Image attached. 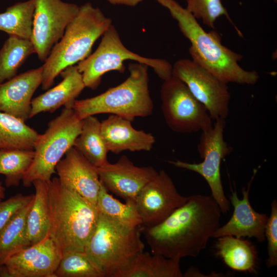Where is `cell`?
I'll use <instances>...</instances> for the list:
<instances>
[{"label": "cell", "instance_id": "8fae6325", "mask_svg": "<svg viewBox=\"0 0 277 277\" xmlns=\"http://www.w3.org/2000/svg\"><path fill=\"white\" fill-rule=\"evenodd\" d=\"M172 75L181 80L207 110L213 121L226 119L230 94L227 84L192 60L181 59L172 66Z\"/></svg>", "mask_w": 277, "mask_h": 277}, {"label": "cell", "instance_id": "2e32d148", "mask_svg": "<svg viewBox=\"0 0 277 277\" xmlns=\"http://www.w3.org/2000/svg\"><path fill=\"white\" fill-rule=\"evenodd\" d=\"M254 169L247 189L242 188L243 199L240 200L235 191L229 196V201L234 210L230 220L223 226H220L214 232L212 238L232 235L238 238L254 237L260 243L264 242L265 228L268 216L260 213L252 207L249 194L250 186L256 173Z\"/></svg>", "mask_w": 277, "mask_h": 277}, {"label": "cell", "instance_id": "836d02e7", "mask_svg": "<svg viewBox=\"0 0 277 277\" xmlns=\"http://www.w3.org/2000/svg\"><path fill=\"white\" fill-rule=\"evenodd\" d=\"M34 194L24 195L18 193L7 200L0 202V230L22 209L33 199Z\"/></svg>", "mask_w": 277, "mask_h": 277}, {"label": "cell", "instance_id": "f1b7e54d", "mask_svg": "<svg viewBox=\"0 0 277 277\" xmlns=\"http://www.w3.org/2000/svg\"><path fill=\"white\" fill-rule=\"evenodd\" d=\"M96 208L100 213L125 226L135 227L142 225L135 201L127 200L125 203L121 202L108 193L102 182Z\"/></svg>", "mask_w": 277, "mask_h": 277}, {"label": "cell", "instance_id": "7402d4cb", "mask_svg": "<svg viewBox=\"0 0 277 277\" xmlns=\"http://www.w3.org/2000/svg\"><path fill=\"white\" fill-rule=\"evenodd\" d=\"M180 260L143 251L117 277H182Z\"/></svg>", "mask_w": 277, "mask_h": 277}, {"label": "cell", "instance_id": "e575fe53", "mask_svg": "<svg viewBox=\"0 0 277 277\" xmlns=\"http://www.w3.org/2000/svg\"><path fill=\"white\" fill-rule=\"evenodd\" d=\"M114 5H123L134 7L142 2L143 0H107Z\"/></svg>", "mask_w": 277, "mask_h": 277}, {"label": "cell", "instance_id": "ac0fdd59", "mask_svg": "<svg viewBox=\"0 0 277 277\" xmlns=\"http://www.w3.org/2000/svg\"><path fill=\"white\" fill-rule=\"evenodd\" d=\"M42 67L16 75L0 84V111L26 122L30 118L32 97L42 82Z\"/></svg>", "mask_w": 277, "mask_h": 277}, {"label": "cell", "instance_id": "5b68a950", "mask_svg": "<svg viewBox=\"0 0 277 277\" xmlns=\"http://www.w3.org/2000/svg\"><path fill=\"white\" fill-rule=\"evenodd\" d=\"M148 66H128L129 76L120 85L94 97L76 100L72 108L80 120L98 114L116 115L132 121L150 115L153 103L149 90Z\"/></svg>", "mask_w": 277, "mask_h": 277}, {"label": "cell", "instance_id": "4316f807", "mask_svg": "<svg viewBox=\"0 0 277 277\" xmlns=\"http://www.w3.org/2000/svg\"><path fill=\"white\" fill-rule=\"evenodd\" d=\"M34 53L30 40L9 35L0 50V84L16 75L18 69Z\"/></svg>", "mask_w": 277, "mask_h": 277}, {"label": "cell", "instance_id": "3957f363", "mask_svg": "<svg viewBox=\"0 0 277 277\" xmlns=\"http://www.w3.org/2000/svg\"><path fill=\"white\" fill-rule=\"evenodd\" d=\"M47 183L49 229L48 234L62 254L70 251H84L86 245L98 221L96 206L58 177Z\"/></svg>", "mask_w": 277, "mask_h": 277}, {"label": "cell", "instance_id": "484cf974", "mask_svg": "<svg viewBox=\"0 0 277 277\" xmlns=\"http://www.w3.org/2000/svg\"><path fill=\"white\" fill-rule=\"evenodd\" d=\"M33 200L34 197L0 230V266L13 254L30 246L27 237L26 223Z\"/></svg>", "mask_w": 277, "mask_h": 277}, {"label": "cell", "instance_id": "f546056e", "mask_svg": "<svg viewBox=\"0 0 277 277\" xmlns=\"http://www.w3.org/2000/svg\"><path fill=\"white\" fill-rule=\"evenodd\" d=\"M34 156V150L0 149V174L5 176L7 187L19 185Z\"/></svg>", "mask_w": 277, "mask_h": 277}, {"label": "cell", "instance_id": "7c38bea8", "mask_svg": "<svg viewBox=\"0 0 277 277\" xmlns=\"http://www.w3.org/2000/svg\"><path fill=\"white\" fill-rule=\"evenodd\" d=\"M34 4L30 41L38 59L45 62L77 14L80 6L62 0H34Z\"/></svg>", "mask_w": 277, "mask_h": 277}, {"label": "cell", "instance_id": "d6986e66", "mask_svg": "<svg viewBox=\"0 0 277 277\" xmlns=\"http://www.w3.org/2000/svg\"><path fill=\"white\" fill-rule=\"evenodd\" d=\"M131 121L110 114L101 122V132L109 151L119 153L124 151H149L155 143L150 133L134 128Z\"/></svg>", "mask_w": 277, "mask_h": 277}, {"label": "cell", "instance_id": "44dd1931", "mask_svg": "<svg viewBox=\"0 0 277 277\" xmlns=\"http://www.w3.org/2000/svg\"><path fill=\"white\" fill-rule=\"evenodd\" d=\"M215 248L216 255L229 268L237 271L257 274L258 252L251 242L224 235L217 238Z\"/></svg>", "mask_w": 277, "mask_h": 277}, {"label": "cell", "instance_id": "6da1fadb", "mask_svg": "<svg viewBox=\"0 0 277 277\" xmlns=\"http://www.w3.org/2000/svg\"><path fill=\"white\" fill-rule=\"evenodd\" d=\"M221 208L211 196L195 194L159 224L141 226L152 253L180 259L197 257L220 226Z\"/></svg>", "mask_w": 277, "mask_h": 277}, {"label": "cell", "instance_id": "5bb4252c", "mask_svg": "<svg viewBox=\"0 0 277 277\" xmlns=\"http://www.w3.org/2000/svg\"><path fill=\"white\" fill-rule=\"evenodd\" d=\"M62 252L48 235L10 256L0 266L1 277H55Z\"/></svg>", "mask_w": 277, "mask_h": 277}, {"label": "cell", "instance_id": "30bf717a", "mask_svg": "<svg viewBox=\"0 0 277 277\" xmlns=\"http://www.w3.org/2000/svg\"><path fill=\"white\" fill-rule=\"evenodd\" d=\"M214 121L212 127L202 132L200 138L197 149L203 160L202 162L190 163L180 160L167 162L175 167L194 171L203 176L222 214H226L230 210L231 204L224 191L220 168L222 161L232 150L224 138L225 119L218 118Z\"/></svg>", "mask_w": 277, "mask_h": 277}, {"label": "cell", "instance_id": "4dcf8cb0", "mask_svg": "<svg viewBox=\"0 0 277 277\" xmlns=\"http://www.w3.org/2000/svg\"><path fill=\"white\" fill-rule=\"evenodd\" d=\"M55 277H105L96 262L85 251L63 254L55 272Z\"/></svg>", "mask_w": 277, "mask_h": 277}, {"label": "cell", "instance_id": "9c48e42d", "mask_svg": "<svg viewBox=\"0 0 277 277\" xmlns=\"http://www.w3.org/2000/svg\"><path fill=\"white\" fill-rule=\"evenodd\" d=\"M160 95L164 119L172 131L192 133L212 127L213 120L205 107L177 77L172 75L164 80Z\"/></svg>", "mask_w": 277, "mask_h": 277}, {"label": "cell", "instance_id": "83f0119b", "mask_svg": "<svg viewBox=\"0 0 277 277\" xmlns=\"http://www.w3.org/2000/svg\"><path fill=\"white\" fill-rule=\"evenodd\" d=\"M34 0L16 3L0 13V31L30 40L33 28Z\"/></svg>", "mask_w": 277, "mask_h": 277}, {"label": "cell", "instance_id": "8d00e7d4", "mask_svg": "<svg viewBox=\"0 0 277 277\" xmlns=\"http://www.w3.org/2000/svg\"><path fill=\"white\" fill-rule=\"evenodd\" d=\"M186 1H187V0H186Z\"/></svg>", "mask_w": 277, "mask_h": 277}, {"label": "cell", "instance_id": "d6a6232c", "mask_svg": "<svg viewBox=\"0 0 277 277\" xmlns=\"http://www.w3.org/2000/svg\"><path fill=\"white\" fill-rule=\"evenodd\" d=\"M265 236L268 242V258L266 265L268 268L277 265V202L274 200L271 204V212L265 228Z\"/></svg>", "mask_w": 277, "mask_h": 277}, {"label": "cell", "instance_id": "4fadbf2b", "mask_svg": "<svg viewBox=\"0 0 277 277\" xmlns=\"http://www.w3.org/2000/svg\"><path fill=\"white\" fill-rule=\"evenodd\" d=\"M188 196L182 195L172 179L164 170L141 190L135 202L142 227L156 226L184 205Z\"/></svg>", "mask_w": 277, "mask_h": 277}, {"label": "cell", "instance_id": "d590c367", "mask_svg": "<svg viewBox=\"0 0 277 277\" xmlns=\"http://www.w3.org/2000/svg\"><path fill=\"white\" fill-rule=\"evenodd\" d=\"M5 188L2 185V183L0 182V202L5 197Z\"/></svg>", "mask_w": 277, "mask_h": 277}, {"label": "cell", "instance_id": "d4e9b609", "mask_svg": "<svg viewBox=\"0 0 277 277\" xmlns=\"http://www.w3.org/2000/svg\"><path fill=\"white\" fill-rule=\"evenodd\" d=\"M39 134L25 122L0 111V149H31Z\"/></svg>", "mask_w": 277, "mask_h": 277}, {"label": "cell", "instance_id": "ba28073f", "mask_svg": "<svg viewBox=\"0 0 277 277\" xmlns=\"http://www.w3.org/2000/svg\"><path fill=\"white\" fill-rule=\"evenodd\" d=\"M128 60L144 64L153 69L163 81L172 75V66L167 60L141 56L127 49L112 24L103 34L97 49L76 65L86 87L92 90L99 86L102 76L110 71L123 73L124 62Z\"/></svg>", "mask_w": 277, "mask_h": 277}, {"label": "cell", "instance_id": "603a6c76", "mask_svg": "<svg viewBox=\"0 0 277 277\" xmlns=\"http://www.w3.org/2000/svg\"><path fill=\"white\" fill-rule=\"evenodd\" d=\"M81 132L73 147L96 168L108 163L109 152L101 132V122L97 118L89 116L83 120Z\"/></svg>", "mask_w": 277, "mask_h": 277}, {"label": "cell", "instance_id": "cb8c5ba5", "mask_svg": "<svg viewBox=\"0 0 277 277\" xmlns=\"http://www.w3.org/2000/svg\"><path fill=\"white\" fill-rule=\"evenodd\" d=\"M32 185L35 188V194L26 223L27 237L30 246L45 239L49 229L47 183L36 180Z\"/></svg>", "mask_w": 277, "mask_h": 277}, {"label": "cell", "instance_id": "52a82bcc", "mask_svg": "<svg viewBox=\"0 0 277 277\" xmlns=\"http://www.w3.org/2000/svg\"><path fill=\"white\" fill-rule=\"evenodd\" d=\"M83 122L72 108L64 107L61 114L48 124L47 129L38 135L34 144L33 162L22 181L25 187H30L36 180H51L56 173V165L73 146Z\"/></svg>", "mask_w": 277, "mask_h": 277}, {"label": "cell", "instance_id": "8992f818", "mask_svg": "<svg viewBox=\"0 0 277 277\" xmlns=\"http://www.w3.org/2000/svg\"><path fill=\"white\" fill-rule=\"evenodd\" d=\"M141 234V226H127L99 212L84 251L98 265L105 277H117L144 251Z\"/></svg>", "mask_w": 277, "mask_h": 277}, {"label": "cell", "instance_id": "1f68e13d", "mask_svg": "<svg viewBox=\"0 0 277 277\" xmlns=\"http://www.w3.org/2000/svg\"><path fill=\"white\" fill-rule=\"evenodd\" d=\"M187 2L186 9L196 19H201L204 24L212 29H214L216 20L223 15L234 25L222 0H187Z\"/></svg>", "mask_w": 277, "mask_h": 277}, {"label": "cell", "instance_id": "ffe728a7", "mask_svg": "<svg viewBox=\"0 0 277 277\" xmlns=\"http://www.w3.org/2000/svg\"><path fill=\"white\" fill-rule=\"evenodd\" d=\"M60 74L62 81L56 86L31 101L30 118L46 112H53L61 106L72 108L76 98L86 87L76 66H71Z\"/></svg>", "mask_w": 277, "mask_h": 277}, {"label": "cell", "instance_id": "9a60e30c", "mask_svg": "<svg viewBox=\"0 0 277 277\" xmlns=\"http://www.w3.org/2000/svg\"><path fill=\"white\" fill-rule=\"evenodd\" d=\"M100 180L108 191L127 200H135L143 187L158 173L153 167H138L126 155L116 163L97 168Z\"/></svg>", "mask_w": 277, "mask_h": 277}, {"label": "cell", "instance_id": "277c9868", "mask_svg": "<svg viewBox=\"0 0 277 277\" xmlns=\"http://www.w3.org/2000/svg\"><path fill=\"white\" fill-rule=\"evenodd\" d=\"M112 24L111 18L90 3L80 6L77 14L42 66V89L48 90L63 70L87 58L94 43Z\"/></svg>", "mask_w": 277, "mask_h": 277}, {"label": "cell", "instance_id": "e0dca14e", "mask_svg": "<svg viewBox=\"0 0 277 277\" xmlns=\"http://www.w3.org/2000/svg\"><path fill=\"white\" fill-rule=\"evenodd\" d=\"M55 171L61 183L96 207L101 185L97 168L73 147L57 163Z\"/></svg>", "mask_w": 277, "mask_h": 277}, {"label": "cell", "instance_id": "7a4b0ae2", "mask_svg": "<svg viewBox=\"0 0 277 277\" xmlns=\"http://www.w3.org/2000/svg\"><path fill=\"white\" fill-rule=\"evenodd\" d=\"M155 1L169 10L190 42L189 51L194 62L227 84L254 85L258 82L259 73L241 67L239 62L243 56L224 46L216 31L206 32L197 19L175 0Z\"/></svg>", "mask_w": 277, "mask_h": 277}]
</instances>
